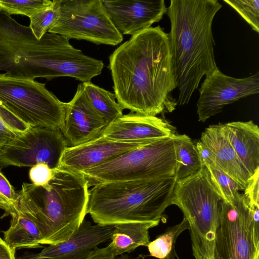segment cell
<instances>
[{
	"mask_svg": "<svg viewBox=\"0 0 259 259\" xmlns=\"http://www.w3.org/2000/svg\"><path fill=\"white\" fill-rule=\"evenodd\" d=\"M89 188L81 173L59 168L46 186L23 184L19 207L37 219L42 244L64 242L78 230L87 214Z\"/></svg>",
	"mask_w": 259,
	"mask_h": 259,
	"instance_id": "3957f363",
	"label": "cell"
},
{
	"mask_svg": "<svg viewBox=\"0 0 259 259\" xmlns=\"http://www.w3.org/2000/svg\"><path fill=\"white\" fill-rule=\"evenodd\" d=\"M226 137L240 162L251 177L259 169V127L253 121L223 124Z\"/></svg>",
	"mask_w": 259,
	"mask_h": 259,
	"instance_id": "ac0fdd59",
	"label": "cell"
},
{
	"mask_svg": "<svg viewBox=\"0 0 259 259\" xmlns=\"http://www.w3.org/2000/svg\"><path fill=\"white\" fill-rule=\"evenodd\" d=\"M199 89L198 120L205 122L234 102L259 93V73L242 78L226 75L219 69L206 76Z\"/></svg>",
	"mask_w": 259,
	"mask_h": 259,
	"instance_id": "8fae6325",
	"label": "cell"
},
{
	"mask_svg": "<svg viewBox=\"0 0 259 259\" xmlns=\"http://www.w3.org/2000/svg\"><path fill=\"white\" fill-rule=\"evenodd\" d=\"M54 168L44 163H38L31 167L29 170V178L34 185L46 186L52 179Z\"/></svg>",
	"mask_w": 259,
	"mask_h": 259,
	"instance_id": "f546056e",
	"label": "cell"
},
{
	"mask_svg": "<svg viewBox=\"0 0 259 259\" xmlns=\"http://www.w3.org/2000/svg\"><path fill=\"white\" fill-rule=\"evenodd\" d=\"M3 239L1 238V237H0V241H2Z\"/></svg>",
	"mask_w": 259,
	"mask_h": 259,
	"instance_id": "e575fe53",
	"label": "cell"
},
{
	"mask_svg": "<svg viewBox=\"0 0 259 259\" xmlns=\"http://www.w3.org/2000/svg\"><path fill=\"white\" fill-rule=\"evenodd\" d=\"M220 205L213 259H259V206L239 192Z\"/></svg>",
	"mask_w": 259,
	"mask_h": 259,
	"instance_id": "52a82bcc",
	"label": "cell"
},
{
	"mask_svg": "<svg viewBox=\"0 0 259 259\" xmlns=\"http://www.w3.org/2000/svg\"><path fill=\"white\" fill-rule=\"evenodd\" d=\"M30 127L0 104V150Z\"/></svg>",
	"mask_w": 259,
	"mask_h": 259,
	"instance_id": "484cf974",
	"label": "cell"
},
{
	"mask_svg": "<svg viewBox=\"0 0 259 259\" xmlns=\"http://www.w3.org/2000/svg\"><path fill=\"white\" fill-rule=\"evenodd\" d=\"M235 10L252 29L259 32V0H224Z\"/></svg>",
	"mask_w": 259,
	"mask_h": 259,
	"instance_id": "83f0119b",
	"label": "cell"
},
{
	"mask_svg": "<svg viewBox=\"0 0 259 259\" xmlns=\"http://www.w3.org/2000/svg\"><path fill=\"white\" fill-rule=\"evenodd\" d=\"M203 164L222 200L231 202L238 192L244 190V187L223 171L209 163Z\"/></svg>",
	"mask_w": 259,
	"mask_h": 259,
	"instance_id": "cb8c5ba5",
	"label": "cell"
},
{
	"mask_svg": "<svg viewBox=\"0 0 259 259\" xmlns=\"http://www.w3.org/2000/svg\"><path fill=\"white\" fill-rule=\"evenodd\" d=\"M114 256L107 245L103 248H96L83 259H113Z\"/></svg>",
	"mask_w": 259,
	"mask_h": 259,
	"instance_id": "1f68e13d",
	"label": "cell"
},
{
	"mask_svg": "<svg viewBox=\"0 0 259 259\" xmlns=\"http://www.w3.org/2000/svg\"><path fill=\"white\" fill-rule=\"evenodd\" d=\"M113 259H135L126 253L115 256Z\"/></svg>",
	"mask_w": 259,
	"mask_h": 259,
	"instance_id": "836d02e7",
	"label": "cell"
},
{
	"mask_svg": "<svg viewBox=\"0 0 259 259\" xmlns=\"http://www.w3.org/2000/svg\"><path fill=\"white\" fill-rule=\"evenodd\" d=\"M176 155V181L196 173L203 165L196 144L186 135L176 134L174 137Z\"/></svg>",
	"mask_w": 259,
	"mask_h": 259,
	"instance_id": "44dd1931",
	"label": "cell"
},
{
	"mask_svg": "<svg viewBox=\"0 0 259 259\" xmlns=\"http://www.w3.org/2000/svg\"><path fill=\"white\" fill-rule=\"evenodd\" d=\"M114 226L92 225L85 220L66 241L50 245L40 252H24L16 259H83L100 244L111 239Z\"/></svg>",
	"mask_w": 259,
	"mask_h": 259,
	"instance_id": "4fadbf2b",
	"label": "cell"
},
{
	"mask_svg": "<svg viewBox=\"0 0 259 259\" xmlns=\"http://www.w3.org/2000/svg\"><path fill=\"white\" fill-rule=\"evenodd\" d=\"M19 194L0 171V208L8 215H12L19 209Z\"/></svg>",
	"mask_w": 259,
	"mask_h": 259,
	"instance_id": "f1b7e54d",
	"label": "cell"
},
{
	"mask_svg": "<svg viewBox=\"0 0 259 259\" xmlns=\"http://www.w3.org/2000/svg\"><path fill=\"white\" fill-rule=\"evenodd\" d=\"M222 7L217 0H171L167 8L179 105L189 102L204 75L219 69L212 24Z\"/></svg>",
	"mask_w": 259,
	"mask_h": 259,
	"instance_id": "7a4b0ae2",
	"label": "cell"
},
{
	"mask_svg": "<svg viewBox=\"0 0 259 259\" xmlns=\"http://www.w3.org/2000/svg\"><path fill=\"white\" fill-rule=\"evenodd\" d=\"M57 19L48 32L97 45L115 46L123 40L102 0H58Z\"/></svg>",
	"mask_w": 259,
	"mask_h": 259,
	"instance_id": "9c48e42d",
	"label": "cell"
},
{
	"mask_svg": "<svg viewBox=\"0 0 259 259\" xmlns=\"http://www.w3.org/2000/svg\"><path fill=\"white\" fill-rule=\"evenodd\" d=\"M0 104L30 127L61 130L64 124L67 103L34 80L11 78L0 73Z\"/></svg>",
	"mask_w": 259,
	"mask_h": 259,
	"instance_id": "ba28073f",
	"label": "cell"
},
{
	"mask_svg": "<svg viewBox=\"0 0 259 259\" xmlns=\"http://www.w3.org/2000/svg\"><path fill=\"white\" fill-rule=\"evenodd\" d=\"M58 12V0H54L51 5L37 10L29 17V27L37 39H40L53 26Z\"/></svg>",
	"mask_w": 259,
	"mask_h": 259,
	"instance_id": "d4e9b609",
	"label": "cell"
},
{
	"mask_svg": "<svg viewBox=\"0 0 259 259\" xmlns=\"http://www.w3.org/2000/svg\"><path fill=\"white\" fill-rule=\"evenodd\" d=\"M114 94L123 109L156 116L175 110L177 87L168 34L159 26L133 35L109 56Z\"/></svg>",
	"mask_w": 259,
	"mask_h": 259,
	"instance_id": "6da1fadb",
	"label": "cell"
},
{
	"mask_svg": "<svg viewBox=\"0 0 259 259\" xmlns=\"http://www.w3.org/2000/svg\"><path fill=\"white\" fill-rule=\"evenodd\" d=\"M50 0H0V10L9 15H22L29 18L37 10L52 3Z\"/></svg>",
	"mask_w": 259,
	"mask_h": 259,
	"instance_id": "4316f807",
	"label": "cell"
},
{
	"mask_svg": "<svg viewBox=\"0 0 259 259\" xmlns=\"http://www.w3.org/2000/svg\"><path fill=\"white\" fill-rule=\"evenodd\" d=\"M107 125L91 105L79 83L73 99L67 103L61 129L69 146L78 145L98 137Z\"/></svg>",
	"mask_w": 259,
	"mask_h": 259,
	"instance_id": "e0dca14e",
	"label": "cell"
},
{
	"mask_svg": "<svg viewBox=\"0 0 259 259\" xmlns=\"http://www.w3.org/2000/svg\"><path fill=\"white\" fill-rule=\"evenodd\" d=\"M159 221L125 223L114 225V230L108 245L115 255L130 253L140 246L150 242L149 230Z\"/></svg>",
	"mask_w": 259,
	"mask_h": 259,
	"instance_id": "ffe728a7",
	"label": "cell"
},
{
	"mask_svg": "<svg viewBox=\"0 0 259 259\" xmlns=\"http://www.w3.org/2000/svg\"><path fill=\"white\" fill-rule=\"evenodd\" d=\"M104 7L117 30L134 35L161 20L166 13L163 0H102Z\"/></svg>",
	"mask_w": 259,
	"mask_h": 259,
	"instance_id": "5bb4252c",
	"label": "cell"
},
{
	"mask_svg": "<svg viewBox=\"0 0 259 259\" xmlns=\"http://www.w3.org/2000/svg\"><path fill=\"white\" fill-rule=\"evenodd\" d=\"M189 228L184 218L180 223L167 228L147 245L150 255L159 259H180L176 251V242L181 233Z\"/></svg>",
	"mask_w": 259,
	"mask_h": 259,
	"instance_id": "603a6c76",
	"label": "cell"
},
{
	"mask_svg": "<svg viewBox=\"0 0 259 259\" xmlns=\"http://www.w3.org/2000/svg\"><path fill=\"white\" fill-rule=\"evenodd\" d=\"M176 134V127L166 119L131 112L110 122L101 135L117 141L150 143Z\"/></svg>",
	"mask_w": 259,
	"mask_h": 259,
	"instance_id": "2e32d148",
	"label": "cell"
},
{
	"mask_svg": "<svg viewBox=\"0 0 259 259\" xmlns=\"http://www.w3.org/2000/svg\"><path fill=\"white\" fill-rule=\"evenodd\" d=\"M11 216L9 228L4 232V240L12 249L41 247L43 237L36 219L19 207Z\"/></svg>",
	"mask_w": 259,
	"mask_h": 259,
	"instance_id": "d6986e66",
	"label": "cell"
},
{
	"mask_svg": "<svg viewBox=\"0 0 259 259\" xmlns=\"http://www.w3.org/2000/svg\"><path fill=\"white\" fill-rule=\"evenodd\" d=\"M221 200L204 164L196 173L176 182L171 204L180 208L189 223L195 259H213Z\"/></svg>",
	"mask_w": 259,
	"mask_h": 259,
	"instance_id": "5b68a950",
	"label": "cell"
},
{
	"mask_svg": "<svg viewBox=\"0 0 259 259\" xmlns=\"http://www.w3.org/2000/svg\"><path fill=\"white\" fill-rule=\"evenodd\" d=\"M68 147L60 129L31 127L0 150V164L32 167L44 163L55 168Z\"/></svg>",
	"mask_w": 259,
	"mask_h": 259,
	"instance_id": "30bf717a",
	"label": "cell"
},
{
	"mask_svg": "<svg viewBox=\"0 0 259 259\" xmlns=\"http://www.w3.org/2000/svg\"><path fill=\"white\" fill-rule=\"evenodd\" d=\"M174 136L147 143L80 172L89 187L105 182L175 177Z\"/></svg>",
	"mask_w": 259,
	"mask_h": 259,
	"instance_id": "8992f818",
	"label": "cell"
},
{
	"mask_svg": "<svg viewBox=\"0 0 259 259\" xmlns=\"http://www.w3.org/2000/svg\"><path fill=\"white\" fill-rule=\"evenodd\" d=\"M259 169L250 177L244 190L243 193L251 204L259 206Z\"/></svg>",
	"mask_w": 259,
	"mask_h": 259,
	"instance_id": "4dcf8cb0",
	"label": "cell"
},
{
	"mask_svg": "<svg viewBox=\"0 0 259 259\" xmlns=\"http://www.w3.org/2000/svg\"><path fill=\"white\" fill-rule=\"evenodd\" d=\"M175 177L105 182L89 190L87 213L101 226L166 221L171 205Z\"/></svg>",
	"mask_w": 259,
	"mask_h": 259,
	"instance_id": "277c9868",
	"label": "cell"
},
{
	"mask_svg": "<svg viewBox=\"0 0 259 259\" xmlns=\"http://www.w3.org/2000/svg\"><path fill=\"white\" fill-rule=\"evenodd\" d=\"M81 84L91 105L108 124L123 115V109L115 101L114 94L91 81L81 82Z\"/></svg>",
	"mask_w": 259,
	"mask_h": 259,
	"instance_id": "7402d4cb",
	"label": "cell"
},
{
	"mask_svg": "<svg viewBox=\"0 0 259 259\" xmlns=\"http://www.w3.org/2000/svg\"><path fill=\"white\" fill-rule=\"evenodd\" d=\"M16 250L11 248L4 239L0 241V259H16Z\"/></svg>",
	"mask_w": 259,
	"mask_h": 259,
	"instance_id": "d6a6232c",
	"label": "cell"
},
{
	"mask_svg": "<svg viewBox=\"0 0 259 259\" xmlns=\"http://www.w3.org/2000/svg\"><path fill=\"white\" fill-rule=\"evenodd\" d=\"M195 144L203 164L214 166L245 187L250 176L226 137L222 123L207 127Z\"/></svg>",
	"mask_w": 259,
	"mask_h": 259,
	"instance_id": "9a60e30c",
	"label": "cell"
},
{
	"mask_svg": "<svg viewBox=\"0 0 259 259\" xmlns=\"http://www.w3.org/2000/svg\"><path fill=\"white\" fill-rule=\"evenodd\" d=\"M147 143L114 141L100 135L81 144L67 147L57 168L80 172Z\"/></svg>",
	"mask_w": 259,
	"mask_h": 259,
	"instance_id": "7c38bea8",
	"label": "cell"
}]
</instances>
